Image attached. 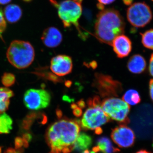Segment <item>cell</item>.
<instances>
[{
    "mask_svg": "<svg viewBox=\"0 0 153 153\" xmlns=\"http://www.w3.org/2000/svg\"><path fill=\"white\" fill-rule=\"evenodd\" d=\"M72 68V59L68 55H57L53 57L51 60L50 69L52 72L57 76H66L71 73Z\"/></svg>",
    "mask_w": 153,
    "mask_h": 153,
    "instance_id": "cell-11",
    "label": "cell"
},
{
    "mask_svg": "<svg viewBox=\"0 0 153 153\" xmlns=\"http://www.w3.org/2000/svg\"><path fill=\"white\" fill-rule=\"evenodd\" d=\"M5 153H18V152H17L14 149L10 148V149H8L5 152Z\"/></svg>",
    "mask_w": 153,
    "mask_h": 153,
    "instance_id": "cell-27",
    "label": "cell"
},
{
    "mask_svg": "<svg viewBox=\"0 0 153 153\" xmlns=\"http://www.w3.org/2000/svg\"><path fill=\"white\" fill-rule=\"evenodd\" d=\"M1 149L0 147V153H1Z\"/></svg>",
    "mask_w": 153,
    "mask_h": 153,
    "instance_id": "cell-33",
    "label": "cell"
},
{
    "mask_svg": "<svg viewBox=\"0 0 153 153\" xmlns=\"http://www.w3.org/2000/svg\"><path fill=\"white\" fill-rule=\"evenodd\" d=\"M125 28L124 20L118 11L111 8L103 9L97 17L95 36L102 43L111 45L115 38L124 33Z\"/></svg>",
    "mask_w": 153,
    "mask_h": 153,
    "instance_id": "cell-2",
    "label": "cell"
},
{
    "mask_svg": "<svg viewBox=\"0 0 153 153\" xmlns=\"http://www.w3.org/2000/svg\"><path fill=\"white\" fill-rule=\"evenodd\" d=\"M152 153L151 152H148V151L146 150H140L138 151V152H137V153Z\"/></svg>",
    "mask_w": 153,
    "mask_h": 153,
    "instance_id": "cell-31",
    "label": "cell"
},
{
    "mask_svg": "<svg viewBox=\"0 0 153 153\" xmlns=\"http://www.w3.org/2000/svg\"><path fill=\"white\" fill-rule=\"evenodd\" d=\"M50 94L44 89H30L25 92L24 102L27 108L33 110L44 109L51 101Z\"/></svg>",
    "mask_w": 153,
    "mask_h": 153,
    "instance_id": "cell-8",
    "label": "cell"
},
{
    "mask_svg": "<svg viewBox=\"0 0 153 153\" xmlns=\"http://www.w3.org/2000/svg\"><path fill=\"white\" fill-rule=\"evenodd\" d=\"M41 40L46 47L55 48L61 44L63 36L57 28L50 27L44 30L41 36Z\"/></svg>",
    "mask_w": 153,
    "mask_h": 153,
    "instance_id": "cell-13",
    "label": "cell"
},
{
    "mask_svg": "<svg viewBox=\"0 0 153 153\" xmlns=\"http://www.w3.org/2000/svg\"><path fill=\"white\" fill-rule=\"evenodd\" d=\"M111 138L120 147L128 148L133 145L135 136L131 128L126 125L121 124L112 130Z\"/></svg>",
    "mask_w": 153,
    "mask_h": 153,
    "instance_id": "cell-10",
    "label": "cell"
},
{
    "mask_svg": "<svg viewBox=\"0 0 153 153\" xmlns=\"http://www.w3.org/2000/svg\"><path fill=\"white\" fill-rule=\"evenodd\" d=\"M95 85L102 97L117 96L122 88L119 82L104 74L96 75Z\"/></svg>",
    "mask_w": 153,
    "mask_h": 153,
    "instance_id": "cell-9",
    "label": "cell"
},
{
    "mask_svg": "<svg viewBox=\"0 0 153 153\" xmlns=\"http://www.w3.org/2000/svg\"><path fill=\"white\" fill-rule=\"evenodd\" d=\"M149 70L150 74L153 77V53L151 55L150 58Z\"/></svg>",
    "mask_w": 153,
    "mask_h": 153,
    "instance_id": "cell-25",
    "label": "cell"
},
{
    "mask_svg": "<svg viewBox=\"0 0 153 153\" xmlns=\"http://www.w3.org/2000/svg\"><path fill=\"white\" fill-rule=\"evenodd\" d=\"M141 41L144 47L153 50V29L148 30L141 33Z\"/></svg>",
    "mask_w": 153,
    "mask_h": 153,
    "instance_id": "cell-21",
    "label": "cell"
},
{
    "mask_svg": "<svg viewBox=\"0 0 153 153\" xmlns=\"http://www.w3.org/2000/svg\"><path fill=\"white\" fill-rule=\"evenodd\" d=\"M149 95L151 100L153 102V79H151L149 82Z\"/></svg>",
    "mask_w": 153,
    "mask_h": 153,
    "instance_id": "cell-26",
    "label": "cell"
},
{
    "mask_svg": "<svg viewBox=\"0 0 153 153\" xmlns=\"http://www.w3.org/2000/svg\"><path fill=\"white\" fill-rule=\"evenodd\" d=\"M88 104V107L82 115L80 126L85 129L94 130L96 134H101V127L110 119L102 110L98 97L90 99Z\"/></svg>",
    "mask_w": 153,
    "mask_h": 153,
    "instance_id": "cell-3",
    "label": "cell"
},
{
    "mask_svg": "<svg viewBox=\"0 0 153 153\" xmlns=\"http://www.w3.org/2000/svg\"></svg>",
    "mask_w": 153,
    "mask_h": 153,
    "instance_id": "cell-36",
    "label": "cell"
},
{
    "mask_svg": "<svg viewBox=\"0 0 153 153\" xmlns=\"http://www.w3.org/2000/svg\"><path fill=\"white\" fill-rule=\"evenodd\" d=\"M101 106L110 119L122 124L126 125L129 122L130 106L123 100L114 97L106 98L102 102Z\"/></svg>",
    "mask_w": 153,
    "mask_h": 153,
    "instance_id": "cell-6",
    "label": "cell"
},
{
    "mask_svg": "<svg viewBox=\"0 0 153 153\" xmlns=\"http://www.w3.org/2000/svg\"><path fill=\"white\" fill-rule=\"evenodd\" d=\"M152 1H153V0H152Z\"/></svg>",
    "mask_w": 153,
    "mask_h": 153,
    "instance_id": "cell-35",
    "label": "cell"
},
{
    "mask_svg": "<svg viewBox=\"0 0 153 153\" xmlns=\"http://www.w3.org/2000/svg\"><path fill=\"white\" fill-rule=\"evenodd\" d=\"M98 1L99 3V8L101 9V10H103V8L102 7L103 5H106L110 4H112L115 0H97Z\"/></svg>",
    "mask_w": 153,
    "mask_h": 153,
    "instance_id": "cell-24",
    "label": "cell"
},
{
    "mask_svg": "<svg viewBox=\"0 0 153 153\" xmlns=\"http://www.w3.org/2000/svg\"><path fill=\"white\" fill-rule=\"evenodd\" d=\"M79 120L62 119L49 126L46 140L50 148L49 153H70L80 133Z\"/></svg>",
    "mask_w": 153,
    "mask_h": 153,
    "instance_id": "cell-1",
    "label": "cell"
},
{
    "mask_svg": "<svg viewBox=\"0 0 153 153\" xmlns=\"http://www.w3.org/2000/svg\"><path fill=\"white\" fill-rule=\"evenodd\" d=\"M123 2L127 5L131 4L133 2V0H123Z\"/></svg>",
    "mask_w": 153,
    "mask_h": 153,
    "instance_id": "cell-29",
    "label": "cell"
},
{
    "mask_svg": "<svg viewBox=\"0 0 153 153\" xmlns=\"http://www.w3.org/2000/svg\"><path fill=\"white\" fill-rule=\"evenodd\" d=\"M92 143L91 137L85 133L80 132L74 143L73 150L77 152L86 150L90 147Z\"/></svg>",
    "mask_w": 153,
    "mask_h": 153,
    "instance_id": "cell-17",
    "label": "cell"
},
{
    "mask_svg": "<svg viewBox=\"0 0 153 153\" xmlns=\"http://www.w3.org/2000/svg\"><path fill=\"white\" fill-rule=\"evenodd\" d=\"M93 150L97 153H116L119 149L115 147L108 138L101 137L97 140L96 146L93 148Z\"/></svg>",
    "mask_w": 153,
    "mask_h": 153,
    "instance_id": "cell-15",
    "label": "cell"
},
{
    "mask_svg": "<svg viewBox=\"0 0 153 153\" xmlns=\"http://www.w3.org/2000/svg\"><path fill=\"white\" fill-rule=\"evenodd\" d=\"M7 24L3 16L2 12L0 11V37L1 38V35L5 30Z\"/></svg>",
    "mask_w": 153,
    "mask_h": 153,
    "instance_id": "cell-23",
    "label": "cell"
},
{
    "mask_svg": "<svg viewBox=\"0 0 153 153\" xmlns=\"http://www.w3.org/2000/svg\"><path fill=\"white\" fill-rule=\"evenodd\" d=\"M82 153H97L96 152H94L93 150L92 151H89L88 150H85L83 151V152Z\"/></svg>",
    "mask_w": 153,
    "mask_h": 153,
    "instance_id": "cell-30",
    "label": "cell"
},
{
    "mask_svg": "<svg viewBox=\"0 0 153 153\" xmlns=\"http://www.w3.org/2000/svg\"><path fill=\"white\" fill-rule=\"evenodd\" d=\"M146 61L141 55L136 54L129 58L127 63L128 69L134 74H140L146 70Z\"/></svg>",
    "mask_w": 153,
    "mask_h": 153,
    "instance_id": "cell-14",
    "label": "cell"
},
{
    "mask_svg": "<svg viewBox=\"0 0 153 153\" xmlns=\"http://www.w3.org/2000/svg\"><path fill=\"white\" fill-rule=\"evenodd\" d=\"M16 78L14 74L10 73H5L2 76L1 82L6 87H10L14 84Z\"/></svg>",
    "mask_w": 153,
    "mask_h": 153,
    "instance_id": "cell-22",
    "label": "cell"
},
{
    "mask_svg": "<svg viewBox=\"0 0 153 153\" xmlns=\"http://www.w3.org/2000/svg\"><path fill=\"white\" fill-rule=\"evenodd\" d=\"M51 3L56 7L59 18L63 22L64 27H69L74 25L80 32L79 20L82 13L81 3L74 0H63L57 3L55 0H50Z\"/></svg>",
    "mask_w": 153,
    "mask_h": 153,
    "instance_id": "cell-5",
    "label": "cell"
},
{
    "mask_svg": "<svg viewBox=\"0 0 153 153\" xmlns=\"http://www.w3.org/2000/svg\"><path fill=\"white\" fill-rule=\"evenodd\" d=\"M22 14V9L17 5H9L4 10L5 17L10 23H14L19 21Z\"/></svg>",
    "mask_w": 153,
    "mask_h": 153,
    "instance_id": "cell-16",
    "label": "cell"
},
{
    "mask_svg": "<svg viewBox=\"0 0 153 153\" xmlns=\"http://www.w3.org/2000/svg\"><path fill=\"white\" fill-rule=\"evenodd\" d=\"M24 1H31V0H24Z\"/></svg>",
    "mask_w": 153,
    "mask_h": 153,
    "instance_id": "cell-34",
    "label": "cell"
},
{
    "mask_svg": "<svg viewBox=\"0 0 153 153\" xmlns=\"http://www.w3.org/2000/svg\"><path fill=\"white\" fill-rule=\"evenodd\" d=\"M35 50L27 41H13L9 46L7 57L10 63L19 69H24L30 66L35 58Z\"/></svg>",
    "mask_w": 153,
    "mask_h": 153,
    "instance_id": "cell-4",
    "label": "cell"
},
{
    "mask_svg": "<svg viewBox=\"0 0 153 153\" xmlns=\"http://www.w3.org/2000/svg\"><path fill=\"white\" fill-rule=\"evenodd\" d=\"M13 96V91L7 88L0 87V114L8 108L10 100Z\"/></svg>",
    "mask_w": 153,
    "mask_h": 153,
    "instance_id": "cell-18",
    "label": "cell"
},
{
    "mask_svg": "<svg viewBox=\"0 0 153 153\" xmlns=\"http://www.w3.org/2000/svg\"><path fill=\"white\" fill-rule=\"evenodd\" d=\"M11 1V0H0V4H8Z\"/></svg>",
    "mask_w": 153,
    "mask_h": 153,
    "instance_id": "cell-28",
    "label": "cell"
},
{
    "mask_svg": "<svg viewBox=\"0 0 153 153\" xmlns=\"http://www.w3.org/2000/svg\"><path fill=\"white\" fill-rule=\"evenodd\" d=\"M74 1H75L77 2H79L80 3H82V0H74Z\"/></svg>",
    "mask_w": 153,
    "mask_h": 153,
    "instance_id": "cell-32",
    "label": "cell"
},
{
    "mask_svg": "<svg viewBox=\"0 0 153 153\" xmlns=\"http://www.w3.org/2000/svg\"><path fill=\"white\" fill-rule=\"evenodd\" d=\"M13 122L10 117L5 113L0 114V134L10 133L12 129Z\"/></svg>",
    "mask_w": 153,
    "mask_h": 153,
    "instance_id": "cell-19",
    "label": "cell"
},
{
    "mask_svg": "<svg viewBox=\"0 0 153 153\" xmlns=\"http://www.w3.org/2000/svg\"><path fill=\"white\" fill-rule=\"evenodd\" d=\"M127 18L134 27H143L150 22L152 13L150 8L146 3H135L128 9Z\"/></svg>",
    "mask_w": 153,
    "mask_h": 153,
    "instance_id": "cell-7",
    "label": "cell"
},
{
    "mask_svg": "<svg viewBox=\"0 0 153 153\" xmlns=\"http://www.w3.org/2000/svg\"><path fill=\"white\" fill-rule=\"evenodd\" d=\"M111 45L117 57L120 58L127 57L132 48L130 39L123 34L115 38Z\"/></svg>",
    "mask_w": 153,
    "mask_h": 153,
    "instance_id": "cell-12",
    "label": "cell"
},
{
    "mask_svg": "<svg viewBox=\"0 0 153 153\" xmlns=\"http://www.w3.org/2000/svg\"><path fill=\"white\" fill-rule=\"evenodd\" d=\"M122 100L129 105H134L139 103L141 99L137 91L130 89L123 94Z\"/></svg>",
    "mask_w": 153,
    "mask_h": 153,
    "instance_id": "cell-20",
    "label": "cell"
}]
</instances>
